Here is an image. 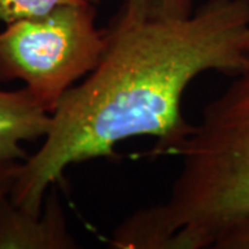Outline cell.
Wrapping results in <instances>:
<instances>
[{
    "mask_svg": "<svg viewBox=\"0 0 249 249\" xmlns=\"http://www.w3.org/2000/svg\"><path fill=\"white\" fill-rule=\"evenodd\" d=\"M180 144L181 170L165 202L115 229L114 249L212 248L223 229L249 216V60Z\"/></svg>",
    "mask_w": 249,
    "mask_h": 249,
    "instance_id": "2",
    "label": "cell"
},
{
    "mask_svg": "<svg viewBox=\"0 0 249 249\" xmlns=\"http://www.w3.org/2000/svg\"><path fill=\"white\" fill-rule=\"evenodd\" d=\"M52 124L49 112L27 89H0V160H25L22 142L45 139Z\"/></svg>",
    "mask_w": 249,
    "mask_h": 249,
    "instance_id": "5",
    "label": "cell"
},
{
    "mask_svg": "<svg viewBox=\"0 0 249 249\" xmlns=\"http://www.w3.org/2000/svg\"><path fill=\"white\" fill-rule=\"evenodd\" d=\"M245 45H247V50L249 52V32H248V36H247V43H245Z\"/></svg>",
    "mask_w": 249,
    "mask_h": 249,
    "instance_id": "10",
    "label": "cell"
},
{
    "mask_svg": "<svg viewBox=\"0 0 249 249\" xmlns=\"http://www.w3.org/2000/svg\"><path fill=\"white\" fill-rule=\"evenodd\" d=\"M96 17V4H73L6 24L0 29V82L21 80L53 112L101 58L106 34Z\"/></svg>",
    "mask_w": 249,
    "mask_h": 249,
    "instance_id": "3",
    "label": "cell"
},
{
    "mask_svg": "<svg viewBox=\"0 0 249 249\" xmlns=\"http://www.w3.org/2000/svg\"><path fill=\"white\" fill-rule=\"evenodd\" d=\"M124 4L160 18H186L194 13V0H124Z\"/></svg>",
    "mask_w": 249,
    "mask_h": 249,
    "instance_id": "7",
    "label": "cell"
},
{
    "mask_svg": "<svg viewBox=\"0 0 249 249\" xmlns=\"http://www.w3.org/2000/svg\"><path fill=\"white\" fill-rule=\"evenodd\" d=\"M101 0H0V21L10 24L24 18L39 17L61 6L97 4Z\"/></svg>",
    "mask_w": 249,
    "mask_h": 249,
    "instance_id": "6",
    "label": "cell"
},
{
    "mask_svg": "<svg viewBox=\"0 0 249 249\" xmlns=\"http://www.w3.org/2000/svg\"><path fill=\"white\" fill-rule=\"evenodd\" d=\"M22 169V162L0 160V202L11 194Z\"/></svg>",
    "mask_w": 249,
    "mask_h": 249,
    "instance_id": "9",
    "label": "cell"
},
{
    "mask_svg": "<svg viewBox=\"0 0 249 249\" xmlns=\"http://www.w3.org/2000/svg\"><path fill=\"white\" fill-rule=\"evenodd\" d=\"M57 191L50 188L40 213L14 204L10 196L0 202V249H76Z\"/></svg>",
    "mask_w": 249,
    "mask_h": 249,
    "instance_id": "4",
    "label": "cell"
},
{
    "mask_svg": "<svg viewBox=\"0 0 249 249\" xmlns=\"http://www.w3.org/2000/svg\"><path fill=\"white\" fill-rule=\"evenodd\" d=\"M248 32L249 0H206L186 18L152 17L122 4L104 28L100 61L62 96L10 199L40 213L70 166L114 158L127 139L151 137L150 155H175L194 127L181 114L183 93L202 72L237 75L249 60Z\"/></svg>",
    "mask_w": 249,
    "mask_h": 249,
    "instance_id": "1",
    "label": "cell"
},
{
    "mask_svg": "<svg viewBox=\"0 0 249 249\" xmlns=\"http://www.w3.org/2000/svg\"><path fill=\"white\" fill-rule=\"evenodd\" d=\"M213 249H249V216L223 229L212 244Z\"/></svg>",
    "mask_w": 249,
    "mask_h": 249,
    "instance_id": "8",
    "label": "cell"
}]
</instances>
